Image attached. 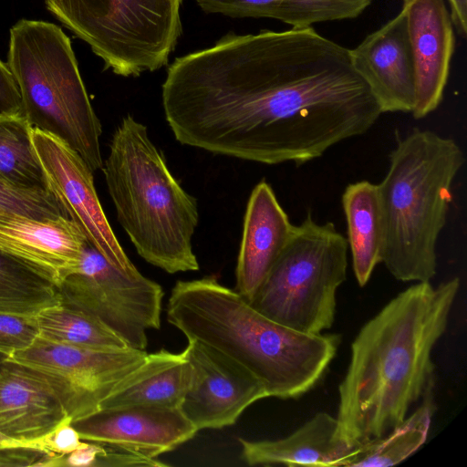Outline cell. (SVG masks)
<instances>
[{
  "mask_svg": "<svg viewBox=\"0 0 467 467\" xmlns=\"http://www.w3.org/2000/svg\"><path fill=\"white\" fill-rule=\"evenodd\" d=\"M60 304L57 286L0 249V313L36 316Z\"/></svg>",
  "mask_w": 467,
  "mask_h": 467,
  "instance_id": "obj_26",
  "label": "cell"
},
{
  "mask_svg": "<svg viewBox=\"0 0 467 467\" xmlns=\"http://www.w3.org/2000/svg\"><path fill=\"white\" fill-rule=\"evenodd\" d=\"M460 146L429 130H412L389 155L377 184L383 223L381 263L402 282H430L446 224L451 185L463 165Z\"/></svg>",
  "mask_w": 467,
  "mask_h": 467,
  "instance_id": "obj_5",
  "label": "cell"
},
{
  "mask_svg": "<svg viewBox=\"0 0 467 467\" xmlns=\"http://www.w3.org/2000/svg\"><path fill=\"white\" fill-rule=\"evenodd\" d=\"M381 110L349 49L312 26L232 34L204 59L190 105L191 144L246 161L304 164L367 132Z\"/></svg>",
  "mask_w": 467,
  "mask_h": 467,
  "instance_id": "obj_1",
  "label": "cell"
},
{
  "mask_svg": "<svg viewBox=\"0 0 467 467\" xmlns=\"http://www.w3.org/2000/svg\"><path fill=\"white\" fill-rule=\"evenodd\" d=\"M207 14L234 18H273L292 28L311 27L314 24L353 19L359 16L373 0H195Z\"/></svg>",
  "mask_w": 467,
  "mask_h": 467,
  "instance_id": "obj_21",
  "label": "cell"
},
{
  "mask_svg": "<svg viewBox=\"0 0 467 467\" xmlns=\"http://www.w3.org/2000/svg\"><path fill=\"white\" fill-rule=\"evenodd\" d=\"M194 380V369L182 353L166 349L147 354L101 403L100 409L151 404L180 407Z\"/></svg>",
  "mask_w": 467,
  "mask_h": 467,
  "instance_id": "obj_20",
  "label": "cell"
},
{
  "mask_svg": "<svg viewBox=\"0 0 467 467\" xmlns=\"http://www.w3.org/2000/svg\"><path fill=\"white\" fill-rule=\"evenodd\" d=\"M342 206L354 274L364 286L381 263L383 223L377 184L368 181L348 184L342 194Z\"/></svg>",
  "mask_w": 467,
  "mask_h": 467,
  "instance_id": "obj_22",
  "label": "cell"
},
{
  "mask_svg": "<svg viewBox=\"0 0 467 467\" xmlns=\"http://www.w3.org/2000/svg\"><path fill=\"white\" fill-rule=\"evenodd\" d=\"M71 422V419L66 417L51 431L39 439L48 455L62 456L80 446L82 440Z\"/></svg>",
  "mask_w": 467,
  "mask_h": 467,
  "instance_id": "obj_30",
  "label": "cell"
},
{
  "mask_svg": "<svg viewBox=\"0 0 467 467\" xmlns=\"http://www.w3.org/2000/svg\"><path fill=\"white\" fill-rule=\"evenodd\" d=\"M71 424L82 441L150 459L174 450L198 431L180 407L151 404L100 409Z\"/></svg>",
  "mask_w": 467,
  "mask_h": 467,
  "instance_id": "obj_13",
  "label": "cell"
},
{
  "mask_svg": "<svg viewBox=\"0 0 467 467\" xmlns=\"http://www.w3.org/2000/svg\"><path fill=\"white\" fill-rule=\"evenodd\" d=\"M38 337L35 316L0 313V351L11 357L28 348Z\"/></svg>",
  "mask_w": 467,
  "mask_h": 467,
  "instance_id": "obj_28",
  "label": "cell"
},
{
  "mask_svg": "<svg viewBox=\"0 0 467 467\" xmlns=\"http://www.w3.org/2000/svg\"><path fill=\"white\" fill-rule=\"evenodd\" d=\"M103 165L117 219L140 256L169 274L198 270L192 243L197 202L173 177L146 126L124 117Z\"/></svg>",
  "mask_w": 467,
  "mask_h": 467,
  "instance_id": "obj_4",
  "label": "cell"
},
{
  "mask_svg": "<svg viewBox=\"0 0 467 467\" xmlns=\"http://www.w3.org/2000/svg\"><path fill=\"white\" fill-rule=\"evenodd\" d=\"M46 455L39 439L24 441L0 432V467H36Z\"/></svg>",
  "mask_w": 467,
  "mask_h": 467,
  "instance_id": "obj_29",
  "label": "cell"
},
{
  "mask_svg": "<svg viewBox=\"0 0 467 467\" xmlns=\"http://www.w3.org/2000/svg\"><path fill=\"white\" fill-rule=\"evenodd\" d=\"M415 70L414 119L441 104L455 47L454 27L445 0H402Z\"/></svg>",
  "mask_w": 467,
  "mask_h": 467,
  "instance_id": "obj_15",
  "label": "cell"
},
{
  "mask_svg": "<svg viewBox=\"0 0 467 467\" xmlns=\"http://www.w3.org/2000/svg\"><path fill=\"white\" fill-rule=\"evenodd\" d=\"M182 354L194 380L180 409L197 431L233 425L251 404L268 397L256 377L215 348L188 340Z\"/></svg>",
  "mask_w": 467,
  "mask_h": 467,
  "instance_id": "obj_12",
  "label": "cell"
},
{
  "mask_svg": "<svg viewBox=\"0 0 467 467\" xmlns=\"http://www.w3.org/2000/svg\"><path fill=\"white\" fill-rule=\"evenodd\" d=\"M348 247L334 223H317L308 213L248 303L281 325L321 334L335 319Z\"/></svg>",
  "mask_w": 467,
  "mask_h": 467,
  "instance_id": "obj_7",
  "label": "cell"
},
{
  "mask_svg": "<svg viewBox=\"0 0 467 467\" xmlns=\"http://www.w3.org/2000/svg\"><path fill=\"white\" fill-rule=\"evenodd\" d=\"M459 287L457 277L437 287L417 282L359 330L338 387V435L348 445L385 436L435 385L431 353L446 331Z\"/></svg>",
  "mask_w": 467,
  "mask_h": 467,
  "instance_id": "obj_2",
  "label": "cell"
},
{
  "mask_svg": "<svg viewBox=\"0 0 467 467\" xmlns=\"http://www.w3.org/2000/svg\"><path fill=\"white\" fill-rule=\"evenodd\" d=\"M167 319L188 340L234 359L264 385L268 397L297 399L321 380L341 341L336 334H308L255 310L214 277L178 281Z\"/></svg>",
  "mask_w": 467,
  "mask_h": 467,
  "instance_id": "obj_3",
  "label": "cell"
},
{
  "mask_svg": "<svg viewBox=\"0 0 467 467\" xmlns=\"http://www.w3.org/2000/svg\"><path fill=\"white\" fill-rule=\"evenodd\" d=\"M105 447V446H104ZM106 448V453L98 457L95 466H166L156 459L146 458L132 452Z\"/></svg>",
  "mask_w": 467,
  "mask_h": 467,
  "instance_id": "obj_33",
  "label": "cell"
},
{
  "mask_svg": "<svg viewBox=\"0 0 467 467\" xmlns=\"http://www.w3.org/2000/svg\"><path fill=\"white\" fill-rule=\"evenodd\" d=\"M32 138L52 191L88 244L115 266L135 269L103 211L92 170L60 139L37 129H33Z\"/></svg>",
  "mask_w": 467,
  "mask_h": 467,
  "instance_id": "obj_11",
  "label": "cell"
},
{
  "mask_svg": "<svg viewBox=\"0 0 467 467\" xmlns=\"http://www.w3.org/2000/svg\"><path fill=\"white\" fill-rule=\"evenodd\" d=\"M57 288L60 303L94 317L130 348L145 350L146 331L161 327V286L137 268L115 266L88 244L78 268Z\"/></svg>",
  "mask_w": 467,
  "mask_h": 467,
  "instance_id": "obj_9",
  "label": "cell"
},
{
  "mask_svg": "<svg viewBox=\"0 0 467 467\" xmlns=\"http://www.w3.org/2000/svg\"><path fill=\"white\" fill-rule=\"evenodd\" d=\"M450 16L457 34L465 38L467 35V0H448Z\"/></svg>",
  "mask_w": 467,
  "mask_h": 467,
  "instance_id": "obj_34",
  "label": "cell"
},
{
  "mask_svg": "<svg viewBox=\"0 0 467 467\" xmlns=\"http://www.w3.org/2000/svg\"><path fill=\"white\" fill-rule=\"evenodd\" d=\"M182 0H44L47 9L122 77L155 71L182 35Z\"/></svg>",
  "mask_w": 467,
  "mask_h": 467,
  "instance_id": "obj_8",
  "label": "cell"
},
{
  "mask_svg": "<svg viewBox=\"0 0 467 467\" xmlns=\"http://www.w3.org/2000/svg\"><path fill=\"white\" fill-rule=\"evenodd\" d=\"M0 211L39 220L59 216L68 217L63 204L54 192L19 189L1 181Z\"/></svg>",
  "mask_w": 467,
  "mask_h": 467,
  "instance_id": "obj_27",
  "label": "cell"
},
{
  "mask_svg": "<svg viewBox=\"0 0 467 467\" xmlns=\"http://www.w3.org/2000/svg\"><path fill=\"white\" fill-rule=\"evenodd\" d=\"M353 68L368 87L381 113L410 112L415 105V70L405 12L349 49Z\"/></svg>",
  "mask_w": 467,
  "mask_h": 467,
  "instance_id": "obj_14",
  "label": "cell"
},
{
  "mask_svg": "<svg viewBox=\"0 0 467 467\" xmlns=\"http://www.w3.org/2000/svg\"><path fill=\"white\" fill-rule=\"evenodd\" d=\"M9 355H7L6 353H4L2 351H0V364L7 359H9Z\"/></svg>",
  "mask_w": 467,
  "mask_h": 467,
  "instance_id": "obj_35",
  "label": "cell"
},
{
  "mask_svg": "<svg viewBox=\"0 0 467 467\" xmlns=\"http://www.w3.org/2000/svg\"><path fill=\"white\" fill-rule=\"evenodd\" d=\"M295 227L272 187L264 180L257 183L247 202L235 270V291L247 302L287 245Z\"/></svg>",
  "mask_w": 467,
  "mask_h": 467,
  "instance_id": "obj_17",
  "label": "cell"
},
{
  "mask_svg": "<svg viewBox=\"0 0 467 467\" xmlns=\"http://www.w3.org/2000/svg\"><path fill=\"white\" fill-rule=\"evenodd\" d=\"M66 412L44 378L33 368L7 359L0 364V432L34 441L51 431Z\"/></svg>",
  "mask_w": 467,
  "mask_h": 467,
  "instance_id": "obj_18",
  "label": "cell"
},
{
  "mask_svg": "<svg viewBox=\"0 0 467 467\" xmlns=\"http://www.w3.org/2000/svg\"><path fill=\"white\" fill-rule=\"evenodd\" d=\"M434 386L422 396L418 409L385 436L356 448L342 462L348 467H386L398 464L426 441L436 410Z\"/></svg>",
  "mask_w": 467,
  "mask_h": 467,
  "instance_id": "obj_23",
  "label": "cell"
},
{
  "mask_svg": "<svg viewBox=\"0 0 467 467\" xmlns=\"http://www.w3.org/2000/svg\"><path fill=\"white\" fill-rule=\"evenodd\" d=\"M6 64L31 127L66 142L93 172L102 169L101 124L71 41L61 27L47 21L19 20L9 31Z\"/></svg>",
  "mask_w": 467,
  "mask_h": 467,
  "instance_id": "obj_6",
  "label": "cell"
},
{
  "mask_svg": "<svg viewBox=\"0 0 467 467\" xmlns=\"http://www.w3.org/2000/svg\"><path fill=\"white\" fill-rule=\"evenodd\" d=\"M39 337L57 344L88 349H119L130 346L94 317L62 303L35 316Z\"/></svg>",
  "mask_w": 467,
  "mask_h": 467,
  "instance_id": "obj_25",
  "label": "cell"
},
{
  "mask_svg": "<svg viewBox=\"0 0 467 467\" xmlns=\"http://www.w3.org/2000/svg\"><path fill=\"white\" fill-rule=\"evenodd\" d=\"M32 133L24 115L0 117V181L19 189L54 192Z\"/></svg>",
  "mask_w": 467,
  "mask_h": 467,
  "instance_id": "obj_24",
  "label": "cell"
},
{
  "mask_svg": "<svg viewBox=\"0 0 467 467\" xmlns=\"http://www.w3.org/2000/svg\"><path fill=\"white\" fill-rule=\"evenodd\" d=\"M106 453V448L93 441H82L73 451L62 456L47 455L37 466L94 467L98 457Z\"/></svg>",
  "mask_w": 467,
  "mask_h": 467,
  "instance_id": "obj_31",
  "label": "cell"
},
{
  "mask_svg": "<svg viewBox=\"0 0 467 467\" xmlns=\"http://www.w3.org/2000/svg\"><path fill=\"white\" fill-rule=\"evenodd\" d=\"M133 348L88 349L47 341L39 337L9 358L38 372L72 421L100 410L117 385L145 359Z\"/></svg>",
  "mask_w": 467,
  "mask_h": 467,
  "instance_id": "obj_10",
  "label": "cell"
},
{
  "mask_svg": "<svg viewBox=\"0 0 467 467\" xmlns=\"http://www.w3.org/2000/svg\"><path fill=\"white\" fill-rule=\"evenodd\" d=\"M23 114L22 99L6 63L0 59V117Z\"/></svg>",
  "mask_w": 467,
  "mask_h": 467,
  "instance_id": "obj_32",
  "label": "cell"
},
{
  "mask_svg": "<svg viewBox=\"0 0 467 467\" xmlns=\"http://www.w3.org/2000/svg\"><path fill=\"white\" fill-rule=\"evenodd\" d=\"M87 244L67 216L39 220L0 211V249L56 286L78 268Z\"/></svg>",
  "mask_w": 467,
  "mask_h": 467,
  "instance_id": "obj_16",
  "label": "cell"
},
{
  "mask_svg": "<svg viewBox=\"0 0 467 467\" xmlns=\"http://www.w3.org/2000/svg\"><path fill=\"white\" fill-rule=\"evenodd\" d=\"M242 457L249 465L338 467L358 447L338 435L337 418L319 412L289 436L251 441L239 438Z\"/></svg>",
  "mask_w": 467,
  "mask_h": 467,
  "instance_id": "obj_19",
  "label": "cell"
}]
</instances>
